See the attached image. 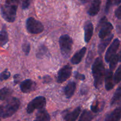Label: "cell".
Here are the masks:
<instances>
[{
	"label": "cell",
	"instance_id": "obj_1",
	"mask_svg": "<svg viewBox=\"0 0 121 121\" xmlns=\"http://www.w3.org/2000/svg\"><path fill=\"white\" fill-rule=\"evenodd\" d=\"M92 72L94 79V86L96 89H99L102 86L105 76V69L101 57H97L92 67Z\"/></svg>",
	"mask_w": 121,
	"mask_h": 121
},
{
	"label": "cell",
	"instance_id": "obj_2",
	"mask_svg": "<svg viewBox=\"0 0 121 121\" xmlns=\"http://www.w3.org/2000/svg\"><path fill=\"white\" fill-rule=\"evenodd\" d=\"M18 1H7L4 4H0L1 16L7 22H13L15 20Z\"/></svg>",
	"mask_w": 121,
	"mask_h": 121
},
{
	"label": "cell",
	"instance_id": "obj_3",
	"mask_svg": "<svg viewBox=\"0 0 121 121\" xmlns=\"http://www.w3.org/2000/svg\"><path fill=\"white\" fill-rule=\"evenodd\" d=\"M20 104V100L18 98H13L9 99L3 106L2 118H7L13 116L18 110Z\"/></svg>",
	"mask_w": 121,
	"mask_h": 121
},
{
	"label": "cell",
	"instance_id": "obj_4",
	"mask_svg": "<svg viewBox=\"0 0 121 121\" xmlns=\"http://www.w3.org/2000/svg\"><path fill=\"white\" fill-rule=\"evenodd\" d=\"M59 42L62 55L65 57H69L72 52L73 43L72 37L67 34H64L59 38Z\"/></svg>",
	"mask_w": 121,
	"mask_h": 121
},
{
	"label": "cell",
	"instance_id": "obj_5",
	"mask_svg": "<svg viewBox=\"0 0 121 121\" xmlns=\"http://www.w3.org/2000/svg\"><path fill=\"white\" fill-rule=\"evenodd\" d=\"M26 28L31 34H37L43 31L44 26L39 20L33 17H29L26 20Z\"/></svg>",
	"mask_w": 121,
	"mask_h": 121
},
{
	"label": "cell",
	"instance_id": "obj_6",
	"mask_svg": "<svg viewBox=\"0 0 121 121\" xmlns=\"http://www.w3.org/2000/svg\"><path fill=\"white\" fill-rule=\"evenodd\" d=\"M46 105V99L45 97L37 96L33 99L29 104H28L27 107V112L28 114L33 113L35 109L41 110L45 109Z\"/></svg>",
	"mask_w": 121,
	"mask_h": 121
},
{
	"label": "cell",
	"instance_id": "obj_7",
	"mask_svg": "<svg viewBox=\"0 0 121 121\" xmlns=\"http://www.w3.org/2000/svg\"><path fill=\"white\" fill-rule=\"evenodd\" d=\"M100 28L99 32V37L101 39H105V38L111 34L113 29V25L109 22H108L106 17H104L100 19L98 24V28Z\"/></svg>",
	"mask_w": 121,
	"mask_h": 121
},
{
	"label": "cell",
	"instance_id": "obj_8",
	"mask_svg": "<svg viewBox=\"0 0 121 121\" xmlns=\"http://www.w3.org/2000/svg\"><path fill=\"white\" fill-rule=\"evenodd\" d=\"M119 46H120V41L118 39H115L107 50L105 54V60L106 63H109L111 59L117 54L116 53L119 48Z\"/></svg>",
	"mask_w": 121,
	"mask_h": 121
},
{
	"label": "cell",
	"instance_id": "obj_9",
	"mask_svg": "<svg viewBox=\"0 0 121 121\" xmlns=\"http://www.w3.org/2000/svg\"><path fill=\"white\" fill-rule=\"evenodd\" d=\"M72 68L69 65H67L60 69L57 73V82L59 83H62L67 80L72 74Z\"/></svg>",
	"mask_w": 121,
	"mask_h": 121
},
{
	"label": "cell",
	"instance_id": "obj_10",
	"mask_svg": "<svg viewBox=\"0 0 121 121\" xmlns=\"http://www.w3.org/2000/svg\"><path fill=\"white\" fill-rule=\"evenodd\" d=\"M20 87L22 93H30L35 89L36 83L31 79H26L20 83Z\"/></svg>",
	"mask_w": 121,
	"mask_h": 121
},
{
	"label": "cell",
	"instance_id": "obj_11",
	"mask_svg": "<svg viewBox=\"0 0 121 121\" xmlns=\"http://www.w3.org/2000/svg\"><path fill=\"white\" fill-rule=\"evenodd\" d=\"M105 89L108 91L112 90L115 86L113 71L110 69H108L106 70L105 76Z\"/></svg>",
	"mask_w": 121,
	"mask_h": 121
},
{
	"label": "cell",
	"instance_id": "obj_12",
	"mask_svg": "<svg viewBox=\"0 0 121 121\" xmlns=\"http://www.w3.org/2000/svg\"><path fill=\"white\" fill-rule=\"evenodd\" d=\"M81 112V108L80 106L77 107L73 111L70 112L66 111V113L64 114V120L65 121H76L80 115Z\"/></svg>",
	"mask_w": 121,
	"mask_h": 121
},
{
	"label": "cell",
	"instance_id": "obj_13",
	"mask_svg": "<svg viewBox=\"0 0 121 121\" xmlns=\"http://www.w3.org/2000/svg\"><path fill=\"white\" fill-rule=\"evenodd\" d=\"M76 89V83L73 81L70 82L64 87L63 92L67 99H70L74 95Z\"/></svg>",
	"mask_w": 121,
	"mask_h": 121
},
{
	"label": "cell",
	"instance_id": "obj_14",
	"mask_svg": "<svg viewBox=\"0 0 121 121\" xmlns=\"http://www.w3.org/2000/svg\"><path fill=\"white\" fill-rule=\"evenodd\" d=\"M85 31V41L87 43L91 40L93 34V26L91 21H87L84 26Z\"/></svg>",
	"mask_w": 121,
	"mask_h": 121
},
{
	"label": "cell",
	"instance_id": "obj_15",
	"mask_svg": "<svg viewBox=\"0 0 121 121\" xmlns=\"http://www.w3.org/2000/svg\"><path fill=\"white\" fill-rule=\"evenodd\" d=\"M121 119V107H118L108 114L105 121H120Z\"/></svg>",
	"mask_w": 121,
	"mask_h": 121
},
{
	"label": "cell",
	"instance_id": "obj_16",
	"mask_svg": "<svg viewBox=\"0 0 121 121\" xmlns=\"http://www.w3.org/2000/svg\"><path fill=\"white\" fill-rule=\"evenodd\" d=\"M86 50H87L86 47H84L82 48L80 50L78 51V52H76L71 59V63L73 65H78V64L80 63L83 57L85 56Z\"/></svg>",
	"mask_w": 121,
	"mask_h": 121
},
{
	"label": "cell",
	"instance_id": "obj_17",
	"mask_svg": "<svg viewBox=\"0 0 121 121\" xmlns=\"http://www.w3.org/2000/svg\"><path fill=\"white\" fill-rule=\"evenodd\" d=\"M100 4H101V1H99V0L93 1L91 4V6L88 9V11H87L89 15L92 17L96 15L100 11Z\"/></svg>",
	"mask_w": 121,
	"mask_h": 121
},
{
	"label": "cell",
	"instance_id": "obj_18",
	"mask_svg": "<svg viewBox=\"0 0 121 121\" xmlns=\"http://www.w3.org/2000/svg\"><path fill=\"white\" fill-rule=\"evenodd\" d=\"M50 116L45 109L39 110L36 114V117L34 121H50Z\"/></svg>",
	"mask_w": 121,
	"mask_h": 121
},
{
	"label": "cell",
	"instance_id": "obj_19",
	"mask_svg": "<svg viewBox=\"0 0 121 121\" xmlns=\"http://www.w3.org/2000/svg\"><path fill=\"white\" fill-rule=\"evenodd\" d=\"M113 36H114L113 34H111L108 37L103 40L100 42V43L98 46V53H99V54L102 55V54L105 52V49L107 47V46L109 44L111 41H112Z\"/></svg>",
	"mask_w": 121,
	"mask_h": 121
},
{
	"label": "cell",
	"instance_id": "obj_20",
	"mask_svg": "<svg viewBox=\"0 0 121 121\" xmlns=\"http://www.w3.org/2000/svg\"><path fill=\"white\" fill-rule=\"evenodd\" d=\"M105 106V102L99 101V100H95L92 103V105L91 106V111L93 113H99L103 111Z\"/></svg>",
	"mask_w": 121,
	"mask_h": 121
},
{
	"label": "cell",
	"instance_id": "obj_21",
	"mask_svg": "<svg viewBox=\"0 0 121 121\" xmlns=\"http://www.w3.org/2000/svg\"><path fill=\"white\" fill-rule=\"evenodd\" d=\"M8 41V35L5 25H4L0 32V47H3Z\"/></svg>",
	"mask_w": 121,
	"mask_h": 121
},
{
	"label": "cell",
	"instance_id": "obj_22",
	"mask_svg": "<svg viewBox=\"0 0 121 121\" xmlns=\"http://www.w3.org/2000/svg\"><path fill=\"white\" fill-rule=\"evenodd\" d=\"M121 102V84L119 86V87L117 88V91L115 92L114 95L113 96L111 100V106H114L118 102Z\"/></svg>",
	"mask_w": 121,
	"mask_h": 121
},
{
	"label": "cell",
	"instance_id": "obj_23",
	"mask_svg": "<svg viewBox=\"0 0 121 121\" xmlns=\"http://www.w3.org/2000/svg\"><path fill=\"white\" fill-rule=\"evenodd\" d=\"M13 93V90L9 87H5L0 89V100H4L8 99Z\"/></svg>",
	"mask_w": 121,
	"mask_h": 121
},
{
	"label": "cell",
	"instance_id": "obj_24",
	"mask_svg": "<svg viewBox=\"0 0 121 121\" xmlns=\"http://www.w3.org/2000/svg\"><path fill=\"white\" fill-rule=\"evenodd\" d=\"M94 118V115L90 111L85 110L80 115L79 121H92Z\"/></svg>",
	"mask_w": 121,
	"mask_h": 121
},
{
	"label": "cell",
	"instance_id": "obj_25",
	"mask_svg": "<svg viewBox=\"0 0 121 121\" xmlns=\"http://www.w3.org/2000/svg\"><path fill=\"white\" fill-rule=\"evenodd\" d=\"M47 53V48L44 45L41 44L36 52V57L38 59H41Z\"/></svg>",
	"mask_w": 121,
	"mask_h": 121
},
{
	"label": "cell",
	"instance_id": "obj_26",
	"mask_svg": "<svg viewBox=\"0 0 121 121\" xmlns=\"http://www.w3.org/2000/svg\"><path fill=\"white\" fill-rule=\"evenodd\" d=\"M119 61V54H116L110 61L109 62V69L113 71L115 69Z\"/></svg>",
	"mask_w": 121,
	"mask_h": 121
},
{
	"label": "cell",
	"instance_id": "obj_27",
	"mask_svg": "<svg viewBox=\"0 0 121 121\" xmlns=\"http://www.w3.org/2000/svg\"><path fill=\"white\" fill-rule=\"evenodd\" d=\"M121 3V1H111L109 0L106 2V7H105V13L108 14L110 10V8L113 5H119Z\"/></svg>",
	"mask_w": 121,
	"mask_h": 121
},
{
	"label": "cell",
	"instance_id": "obj_28",
	"mask_svg": "<svg viewBox=\"0 0 121 121\" xmlns=\"http://www.w3.org/2000/svg\"><path fill=\"white\" fill-rule=\"evenodd\" d=\"M115 84H118L121 81V65L118 67L113 76Z\"/></svg>",
	"mask_w": 121,
	"mask_h": 121
},
{
	"label": "cell",
	"instance_id": "obj_29",
	"mask_svg": "<svg viewBox=\"0 0 121 121\" xmlns=\"http://www.w3.org/2000/svg\"><path fill=\"white\" fill-rule=\"evenodd\" d=\"M11 73L10 72L8 71V70L5 69L4 70L2 73L0 74V81H3V80H7L8 78L10 77Z\"/></svg>",
	"mask_w": 121,
	"mask_h": 121
},
{
	"label": "cell",
	"instance_id": "obj_30",
	"mask_svg": "<svg viewBox=\"0 0 121 121\" xmlns=\"http://www.w3.org/2000/svg\"><path fill=\"white\" fill-rule=\"evenodd\" d=\"M30 44L29 43H24L22 46V50L24 53L25 55L28 56L30 52Z\"/></svg>",
	"mask_w": 121,
	"mask_h": 121
},
{
	"label": "cell",
	"instance_id": "obj_31",
	"mask_svg": "<svg viewBox=\"0 0 121 121\" xmlns=\"http://www.w3.org/2000/svg\"><path fill=\"white\" fill-rule=\"evenodd\" d=\"M74 78L78 79V80L83 81V80H85L86 77H85V74H82V73H80L78 72H74Z\"/></svg>",
	"mask_w": 121,
	"mask_h": 121
},
{
	"label": "cell",
	"instance_id": "obj_32",
	"mask_svg": "<svg viewBox=\"0 0 121 121\" xmlns=\"http://www.w3.org/2000/svg\"><path fill=\"white\" fill-rule=\"evenodd\" d=\"M115 14L117 18L121 20V4L119 5V7L116 9L115 12Z\"/></svg>",
	"mask_w": 121,
	"mask_h": 121
},
{
	"label": "cell",
	"instance_id": "obj_33",
	"mask_svg": "<svg viewBox=\"0 0 121 121\" xmlns=\"http://www.w3.org/2000/svg\"><path fill=\"white\" fill-rule=\"evenodd\" d=\"M92 57H93V56H92V52H90L89 53L88 56H87V59H86V67H88L89 65H90V63H91V60H92Z\"/></svg>",
	"mask_w": 121,
	"mask_h": 121
},
{
	"label": "cell",
	"instance_id": "obj_34",
	"mask_svg": "<svg viewBox=\"0 0 121 121\" xmlns=\"http://www.w3.org/2000/svg\"><path fill=\"white\" fill-rule=\"evenodd\" d=\"M30 5V1H24L22 4V8L23 9H26L29 7Z\"/></svg>",
	"mask_w": 121,
	"mask_h": 121
},
{
	"label": "cell",
	"instance_id": "obj_35",
	"mask_svg": "<svg viewBox=\"0 0 121 121\" xmlns=\"http://www.w3.org/2000/svg\"><path fill=\"white\" fill-rule=\"evenodd\" d=\"M52 78L48 75H46L43 77V83H48L52 81Z\"/></svg>",
	"mask_w": 121,
	"mask_h": 121
},
{
	"label": "cell",
	"instance_id": "obj_36",
	"mask_svg": "<svg viewBox=\"0 0 121 121\" xmlns=\"http://www.w3.org/2000/svg\"><path fill=\"white\" fill-rule=\"evenodd\" d=\"M20 79V75L19 74H15L14 76V83L15 85L17 84L19 82Z\"/></svg>",
	"mask_w": 121,
	"mask_h": 121
},
{
	"label": "cell",
	"instance_id": "obj_37",
	"mask_svg": "<svg viewBox=\"0 0 121 121\" xmlns=\"http://www.w3.org/2000/svg\"><path fill=\"white\" fill-rule=\"evenodd\" d=\"M117 31L118 34H121V23L117 26Z\"/></svg>",
	"mask_w": 121,
	"mask_h": 121
},
{
	"label": "cell",
	"instance_id": "obj_38",
	"mask_svg": "<svg viewBox=\"0 0 121 121\" xmlns=\"http://www.w3.org/2000/svg\"><path fill=\"white\" fill-rule=\"evenodd\" d=\"M2 111H3V106H1V105H0V118H2Z\"/></svg>",
	"mask_w": 121,
	"mask_h": 121
},
{
	"label": "cell",
	"instance_id": "obj_39",
	"mask_svg": "<svg viewBox=\"0 0 121 121\" xmlns=\"http://www.w3.org/2000/svg\"><path fill=\"white\" fill-rule=\"evenodd\" d=\"M119 61L121 62V50L120 53H119Z\"/></svg>",
	"mask_w": 121,
	"mask_h": 121
}]
</instances>
